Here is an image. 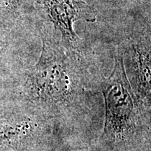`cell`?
Here are the masks:
<instances>
[{
  "instance_id": "obj_1",
  "label": "cell",
  "mask_w": 151,
  "mask_h": 151,
  "mask_svg": "<svg viewBox=\"0 0 151 151\" xmlns=\"http://www.w3.org/2000/svg\"><path fill=\"white\" fill-rule=\"evenodd\" d=\"M40 32V56L22 87V99L27 109L50 121L88 113L90 81L80 50Z\"/></svg>"
},
{
  "instance_id": "obj_2",
  "label": "cell",
  "mask_w": 151,
  "mask_h": 151,
  "mask_svg": "<svg viewBox=\"0 0 151 151\" xmlns=\"http://www.w3.org/2000/svg\"><path fill=\"white\" fill-rule=\"evenodd\" d=\"M105 119L101 139L112 146H122L150 134V111L142 106L132 91L118 48L111 75L101 80Z\"/></svg>"
},
{
  "instance_id": "obj_3",
  "label": "cell",
  "mask_w": 151,
  "mask_h": 151,
  "mask_svg": "<svg viewBox=\"0 0 151 151\" xmlns=\"http://www.w3.org/2000/svg\"><path fill=\"white\" fill-rule=\"evenodd\" d=\"M128 81L136 97L147 111H150V38L146 35L129 38L119 47Z\"/></svg>"
},
{
  "instance_id": "obj_4",
  "label": "cell",
  "mask_w": 151,
  "mask_h": 151,
  "mask_svg": "<svg viewBox=\"0 0 151 151\" xmlns=\"http://www.w3.org/2000/svg\"><path fill=\"white\" fill-rule=\"evenodd\" d=\"M52 30L40 29L69 48L78 49L80 39L73 29L76 21L84 18L89 6L77 0H35Z\"/></svg>"
},
{
  "instance_id": "obj_5",
  "label": "cell",
  "mask_w": 151,
  "mask_h": 151,
  "mask_svg": "<svg viewBox=\"0 0 151 151\" xmlns=\"http://www.w3.org/2000/svg\"><path fill=\"white\" fill-rule=\"evenodd\" d=\"M51 121L37 113L12 114L0 117V146H16L50 132Z\"/></svg>"
},
{
  "instance_id": "obj_6",
  "label": "cell",
  "mask_w": 151,
  "mask_h": 151,
  "mask_svg": "<svg viewBox=\"0 0 151 151\" xmlns=\"http://www.w3.org/2000/svg\"><path fill=\"white\" fill-rule=\"evenodd\" d=\"M35 4V0H4L6 8L14 12L22 8L34 6Z\"/></svg>"
},
{
  "instance_id": "obj_7",
  "label": "cell",
  "mask_w": 151,
  "mask_h": 151,
  "mask_svg": "<svg viewBox=\"0 0 151 151\" xmlns=\"http://www.w3.org/2000/svg\"><path fill=\"white\" fill-rule=\"evenodd\" d=\"M9 45V41L6 36L0 35V56L5 52Z\"/></svg>"
}]
</instances>
